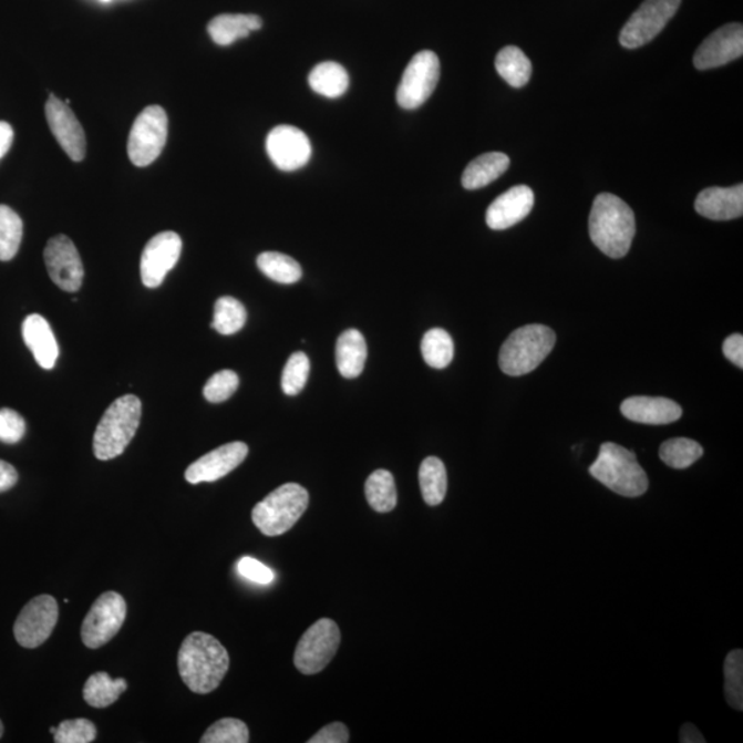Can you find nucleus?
I'll return each instance as SVG.
<instances>
[{"mask_svg": "<svg viewBox=\"0 0 743 743\" xmlns=\"http://www.w3.org/2000/svg\"><path fill=\"white\" fill-rule=\"evenodd\" d=\"M589 474L600 484L623 497H639L649 489V478L637 455L621 445L606 442Z\"/></svg>", "mask_w": 743, "mask_h": 743, "instance_id": "7ed1b4c3", "label": "nucleus"}, {"mask_svg": "<svg viewBox=\"0 0 743 743\" xmlns=\"http://www.w3.org/2000/svg\"><path fill=\"white\" fill-rule=\"evenodd\" d=\"M183 252V240L174 231L158 233L146 244L141 258V279L147 288L161 287Z\"/></svg>", "mask_w": 743, "mask_h": 743, "instance_id": "4468645a", "label": "nucleus"}, {"mask_svg": "<svg viewBox=\"0 0 743 743\" xmlns=\"http://www.w3.org/2000/svg\"><path fill=\"white\" fill-rule=\"evenodd\" d=\"M509 167V157L501 152L485 153L471 162L463 174L462 184L467 190L481 189L501 178Z\"/></svg>", "mask_w": 743, "mask_h": 743, "instance_id": "393cba45", "label": "nucleus"}, {"mask_svg": "<svg viewBox=\"0 0 743 743\" xmlns=\"http://www.w3.org/2000/svg\"><path fill=\"white\" fill-rule=\"evenodd\" d=\"M702 455V446L689 438L668 440L660 447L661 461L674 469L689 468Z\"/></svg>", "mask_w": 743, "mask_h": 743, "instance_id": "f704fd0d", "label": "nucleus"}, {"mask_svg": "<svg viewBox=\"0 0 743 743\" xmlns=\"http://www.w3.org/2000/svg\"><path fill=\"white\" fill-rule=\"evenodd\" d=\"M339 646L338 623L329 618H321L299 640L293 656L295 667L303 674L320 673L332 661Z\"/></svg>", "mask_w": 743, "mask_h": 743, "instance_id": "6e6552de", "label": "nucleus"}, {"mask_svg": "<svg viewBox=\"0 0 743 743\" xmlns=\"http://www.w3.org/2000/svg\"><path fill=\"white\" fill-rule=\"evenodd\" d=\"M142 415L138 396L124 395L107 407L95 430L93 447L99 461L116 458L127 450L137 434Z\"/></svg>", "mask_w": 743, "mask_h": 743, "instance_id": "20e7f679", "label": "nucleus"}, {"mask_svg": "<svg viewBox=\"0 0 743 743\" xmlns=\"http://www.w3.org/2000/svg\"><path fill=\"white\" fill-rule=\"evenodd\" d=\"M247 310L240 300L224 297L217 300L211 327L220 334H235L246 326Z\"/></svg>", "mask_w": 743, "mask_h": 743, "instance_id": "72a5a7b5", "label": "nucleus"}, {"mask_svg": "<svg viewBox=\"0 0 743 743\" xmlns=\"http://www.w3.org/2000/svg\"><path fill=\"white\" fill-rule=\"evenodd\" d=\"M168 135V117L162 106L152 105L142 111L128 137L130 161L137 167L149 166L162 155Z\"/></svg>", "mask_w": 743, "mask_h": 743, "instance_id": "0eeeda50", "label": "nucleus"}, {"mask_svg": "<svg viewBox=\"0 0 743 743\" xmlns=\"http://www.w3.org/2000/svg\"><path fill=\"white\" fill-rule=\"evenodd\" d=\"M680 3L682 0H644L623 25L621 47L632 50L650 43L677 14Z\"/></svg>", "mask_w": 743, "mask_h": 743, "instance_id": "9b49d317", "label": "nucleus"}, {"mask_svg": "<svg viewBox=\"0 0 743 743\" xmlns=\"http://www.w3.org/2000/svg\"><path fill=\"white\" fill-rule=\"evenodd\" d=\"M44 264L50 279L62 291L78 292L84 277V268L75 244L64 235L55 236L44 249Z\"/></svg>", "mask_w": 743, "mask_h": 743, "instance_id": "ddd939ff", "label": "nucleus"}, {"mask_svg": "<svg viewBox=\"0 0 743 743\" xmlns=\"http://www.w3.org/2000/svg\"><path fill=\"white\" fill-rule=\"evenodd\" d=\"M634 233L632 208L611 193H600L589 215V236L595 246L607 257L620 259L631 249Z\"/></svg>", "mask_w": 743, "mask_h": 743, "instance_id": "f03ea898", "label": "nucleus"}, {"mask_svg": "<svg viewBox=\"0 0 743 743\" xmlns=\"http://www.w3.org/2000/svg\"><path fill=\"white\" fill-rule=\"evenodd\" d=\"M47 118L51 133L71 161L82 162L86 157V135L75 113L65 102L51 94L47 104Z\"/></svg>", "mask_w": 743, "mask_h": 743, "instance_id": "dca6fc26", "label": "nucleus"}, {"mask_svg": "<svg viewBox=\"0 0 743 743\" xmlns=\"http://www.w3.org/2000/svg\"><path fill=\"white\" fill-rule=\"evenodd\" d=\"M496 70L509 86L524 87L532 76V62L519 48L507 47L501 50L495 61Z\"/></svg>", "mask_w": 743, "mask_h": 743, "instance_id": "c85d7f7f", "label": "nucleus"}, {"mask_svg": "<svg viewBox=\"0 0 743 743\" xmlns=\"http://www.w3.org/2000/svg\"><path fill=\"white\" fill-rule=\"evenodd\" d=\"M680 742H682V743H703V742H706V741H705V739H703L700 731L696 730L695 725L684 724L683 727L680 729Z\"/></svg>", "mask_w": 743, "mask_h": 743, "instance_id": "de8ad7c7", "label": "nucleus"}, {"mask_svg": "<svg viewBox=\"0 0 743 743\" xmlns=\"http://www.w3.org/2000/svg\"><path fill=\"white\" fill-rule=\"evenodd\" d=\"M365 496L376 513H390L396 507L394 476L388 469H376L365 482Z\"/></svg>", "mask_w": 743, "mask_h": 743, "instance_id": "c756f323", "label": "nucleus"}, {"mask_svg": "<svg viewBox=\"0 0 743 743\" xmlns=\"http://www.w3.org/2000/svg\"><path fill=\"white\" fill-rule=\"evenodd\" d=\"M202 743H247L249 731L247 724L238 719H223L214 723L203 735Z\"/></svg>", "mask_w": 743, "mask_h": 743, "instance_id": "4c0bfd02", "label": "nucleus"}, {"mask_svg": "<svg viewBox=\"0 0 743 743\" xmlns=\"http://www.w3.org/2000/svg\"><path fill=\"white\" fill-rule=\"evenodd\" d=\"M127 617L126 600L117 592L102 594L82 623V640L89 649H100L116 637Z\"/></svg>", "mask_w": 743, "mask_h": 743, "instance_id": "1a4fd4ad", "label": "nucleus"}, {"mask_svg": "<svg viewBox=\"0 0 743 743\" xmlns=\"http://www.w3.org/2000/svg\"><path fill=\"white\" fill-rule=\"evenodd\" d=\"M258 268L266 277L279 283H295L302 279V268L297 260L280 252L260 254Z\"/></svg>", "mask_w": 743, "mask_h": 743, "instance_id": "2f4dec72", "label": "nucleus"}, {"mask_svg": "<svg viewBox=\"0 0 743 743\" xmlns=\"http://www.w3.org/2000/svg\"><path fill=\"white\" fill-rule=\"evenodd\" d=\"M441 75L438 55L430 50L420 51L402 75L396 102L404 110L412 111L422 106L434 93Z\"/></svg>", "mask_w": 743, "mask_h": 743, "instance_id": "9d476101", "label": "nucleus"}, {"mask_svg": "<svg viewBox=\"0 0 743 743\" xmlns=\"http://www.w3.org/2000/svg\"><path fill=\"white\" fill-rule=\"evenodd\" d=\"M19 481V474L13 465L0 461V493L8 492Z\"/></svg>", "mask_w": 743, "mask_h": 743, "instance_id": "a18cd8bd", "label": "nucleus"}, {"mask_svg": "<svg viewBox=\"0 0 743 743\" xmlns=\"http://www.w3.org/2000/svg\"><path fill=\"white\" fill-rule=\"evenodd\" d=\"M270 161L281 172H297L309 163L311 144L302 130L293 126H277L266 140Z\"/></svg>", "mask_w": 743, "mask_h": 743, "instance_id": "2eb2a0df", "label": "nucleus"}, {"mask_svg": "<svg viewBox=\"0 0 743 743\" xmlns=\"http://www.w3.org/2000/svg\"><path fill=\"white\" fill-rule=\"evenodd\" d=\"M24 225L13 209L0 204V260L8 262L19 252Z\"/></svg>", "mask_w": 743, "mask_h": 743, "instance_id": "473e14b6", "label": "nucleus"}, {"mask_svg": "<svg viewBox=\"0 0 743 743\" xmlns=\"http://www.w3.org/2000/svg\"><path fill=\"white\" fill-rule=\"evenodd\" d=\"M309 507V492L298 484H286L271 492L252 509L260 533L277 537L292 529Z\"/></svg>", "mask_w": 743, "mask_h": 743, "instance_id": "423d86ee", "label": "nucleus"}, {"mask_svg": "<svg viewBox=\"0 0 743 743\" xmlns=\"http://www.w3.org/2000/svg\"><path fill=\"white\" fill-rule=\"evenodd\" d=\"M230 667L229 652L213 634L193 632L178 652L179 677L195 694L217 690Z\"/></svg>", "mask_w": 743, "mask_h": 743, "instance_id": "f257e3e1", "label": "nucleus"}, {"mask_svg": "<svg viewBox=\"0 0 743 743\" xmlns=\"http://www.w3.org/2000/svg\"><path fill=\"white\" fill-rule=\"evenodd\" d=\"M420 489L424 502L431 507L440 506L447 492L445 464L438 457H427L419 469Z\"/></svg>", "mask_w": 743, "mask_h": 743, "instance_id": "bb28decb", "label": "nucleus"}, {"mask_svg": "<svg viewBox=\"0 0 743 743\" xmlns=\"http://www.w3.org/2000/svg\"><path fill=\"white\" fill-rule=\"evenodd\" d=\"M696 213L712 220H731L743 214V185L709 187L698 195Z\"/></svg>", "mask_w": 743, "mask_h": 743, "instance_id": "aec40b11", "label": "nucleus"}, {"mask_svg": "<svg viewBox=\"0 0 743 743\" xmlns=\"http://www.w3.org/2000/svg\"><path fill=\"white\" fill-rule=\"evenodd\" d=\"M422 354L425 364L434 370H444L455 355L451 334L442 328L430 329L422 340Z\"/></svg>", "mask_w": 743, "mask_h": 743, "instance_id": "7c9ffc66", "label": "nucleus"}, {"mask_svg": "<svg viewBox=\"0 0 743 743\" xmlns=\"http://www.w3.org/2000/svg\"><path fill=\"white\" fill-rule=\"evenodd\" d=\"M13 128H11L9 123L0 122V158H2L6 153L10 151L11 144H13Z\"/></svg>", "mask_w": 743, "mask_h": 743, "instance_id": "49530a36", "label": "nucleus"}, {"mask_svg": "<svg viewBox=\"0 0 743 743\" xmlns=\"http://www.w3.org/2000/svg\"><path fill=\"white\" fill-rule=\"evenodd\" d=\"M101 2H105V3H106V2H111V0H101Z\"/></svg>", "mask_w": 743, "mask_h": 743, "instance_id": "3c124183", "label": "nucleus"}, {"mask_svg": "<svg viewBox=\"0 0 743 743\" xmlns=\"http://www.w3.org/2000/svg\"><path fill=\"white\" fill-rule=\"evenodd\" d=\"M535 206V193L529 186L519 185L503 193L486 211V224L493 230L513 228L530 214Z\"/></svg>", "mask_w": 743, "mask_h": 743, "instance_id": "6ab92c4d", "label": "nucleus"}, {"mask_svg": "<svg viewBox=\"0 0 743 743\" xmlns=\"http://www.w3.org/2000/svg\"><path fill=\"white\" fill-rule=\"evenodd\" d=\"M350 734L348 727L343 723H331L321 729L309 743H348Z\"/></svg>", "mask_w": 743, "mask_h": 743, "instance_id": "37998d69", "label": "nucleus"}, {"mask_svg": "<svg viewBox=\"0 0 743 743\" xmlns=\"http://www.w3.org/2000/svg\"><path fill=\"white\" fill-rule=\"evenodd\" d=\"M262 20L255 14H220L208 24V33L219 47H230L238 39L262 28Z\"/></svg>", "mask_w": 743, "mask_h": 743, "instance_id": "5701e85b", "label": "nucleus"}, {"mask_svg": "<svg viewBox=\"0 0 743 743\" xmlns=\"http://www.w3.org/2000/svg\"><path fill=\"white\" fill-rule=\"evenodd\" d=\"M247 456L248 446L244 442H231L192 463L186 469L185 478L192 485L218 481L236 469Z\"/></svg>", "mask_w": 743, "mask_h": 743, "instance_id": "a211bd4d", "label": "nucleus"}, {"mask_svg": "<svg viewBox=\"0 0 743 743\" xmlns=\"http://www.w3.org/2000/svg\"><path fill=\"white\" fill-rule=\"evenodd\" d=\"M555 342V332L546 326L518 328L502 345L498 364L508 376L530 373L551 353Z\"/></svg>", "mask_w": 743, "mask_h": 743, "instance_id": "39448f33", "label": "nucleus"}, {"mask_svg": "<svg viewBox=\"0 0 743 743\" xmlns=\"http://www.w3.org/2000/svg\"><path fill=\"white\" fill-rule=\"evenodd\" d=\"M621 413L634 423L663 425L677 422L683 415L682 407L668 399L632 396L621 404Z\"/></svg>", "mask_w": 743, "mask_h": 743, "instance_id": "412c9836", "label": "nucleus"}, {"mask_svg": "<svg viewBox=\"0 0 743 743\" xmlns=\"http://www.w3.org/2000/svg\"><path fill=\"white\" fill-rule=\"evenodd\" d=\"M3 731H4L3 723L0 722V739H2Z\"/></svg>", "mask_w": 743, "mask_h": 743, "instance_id": "09e8293b", "label": "nucleus"}, {"mask_svg": "<svg viewBox=\"0 0 743 743\" xmlns=\"http://www.w3.org/2000/svg\"><path fill=\"white\" fill-rule=\"evenodd\" d=\"M50 733L54 735L56 733V727H51Z\"/></svg>", "mask_w": 743, "mask_h": 743, "instance_id": "8fccbe9b", "label": "nucleus"}, {"mask_svg": "<svg viewBox=\"0 0 743 743\" xmlns=\"http://www.w3.org/2000/svg\"><path fill=\"white\" fill-rule=\"evenodd\" d=\"M367 355L364 334L357 329H348L340 334L337 343V365L343 378H359L364 371Z\"/></svg>", "mask_w": 743, "mask_h": 743, "instance_id": "b1692460", "label": "nucleus"}, {"mask_svg": "<svg viewBox=\"0 0 743 743\" xmlns=\"http://www.w3.org/2000/svg\"><path fill=\"white\" fill-rule=\"evenodd\" d=\"M238 384H240V380H238L236 372L229 370L219 371L213 374L211 379L204 385L203 393L211 404H220V402L229 400L236 393Z\"/></svg>", "mask_w": 743, "mask_h": 743, "instance_id": "58836bf2", "label": "nucleus"}, {"mask_svg": "<svg viewBox=\"0 0 743 743\" xmlns=\"http://www.w3.org/2000/svg\"><path fill=\"white\" fill-rule=\"evenodd\" d=\"M27 431L25 420L20 413L9 407L0 410V442L3 444H17L24 438Z\"/></svg>", "mask_w": 743, "mask_h": 743, "instance_id": "a19ab883", "label": "nucleus"}, {"mask_svg": "<svg viewBox=\"0 0 743 743\" xmlns=\"http://www.w3.org/2000/svg\"><path fill=\"white\" fill-rule=\"evenodd\" d=\"M96 739V727L87 719L65 720L54 734L55 743H90Z\"/></svg>", "mask_w": 743, "mask_h": 743, "instance_id": "ea45409f", "label": "nucleus"}, {"mask_svg": "<svg viewBox=\"0 0 743 743\" xmlns=\"http://www.w3.org/2000/svg\"><path fill=\"white\" fill-rule=\"evenodd\" d=\"M237 571L248 581L259 584V586H269L275 581V571L270 567L254 558L244 557L238 560Z\"/></svg>", "mask_w": 743, "mask_h": 743, "instance_id": "79ce46f5", "label": "nucleus"}, {"mask_svg": "<svg viewBox=\"0 0 743 743\" xmlns=\"http://www.w3.org/2000/svg\"><path fill=\"white\" fill-rule=\"evenodd\" d=\"M310 372L309 357L298 351L289 357L282 371L281 388L287 395H298L308 383Z\"/></svg>", "mask_w": 743, "mask_h": 743, "instance_id": "e433bc0d", "label": "nucleus"}, {"mask_svg": "<svg viewBox=\"0 0 743 743\" xmlns=\"http://www.w3.org/2000/svg\"><path fill=\"white\" fill-rule=\"evenodd\" d=\"M724 691L725 700L735 711L743 709V652L731 651L724 661Z\"/></svg>", "mask_w": 743, "mask_h": 743, "instance_id": "c9c22d12", "label": "nucleus"}, {"mask_svg": "<svg viewBox=\"0 0 743 743\" xmlns=\"http://www.w3.org/2000/svg\"><path fill=\"white\" fill-rule=\"evenodd\" d=\"M743 54V27L727 24L709 35L694 55L696 70L706 71L741 59Z\"/></svg>", "mask_w": 743, "mask_h": 743, "instance_id": "f3484780", "label": "nucleus"}, {"mask_svg": "<svg viewBox=\"0 0 743 743\" xmlns=\"http://www.w3.org/2000/svg\"><path fill=\"white\" fill-rule=\"evenodd\" d=\"M126 690V680L122 678L113 680L106 672H96L84 684L83 698L90 706L107 708L113 705Z\"/></svg>", "mask_w": 743, "mask_h": 743, "instance_id": "cd10ccee", "label": "nucleus"}, {"mask_svg": "<svg viewBox=\"0 0 743 743\" xmlns=\"http://www.w3.org/2000/svg\"><path fill=\"white\" fill-rule=\"evenodd\" d=\"M309 84L317 94L327 99H339L348 92L350 78L348 71L338 62L326 61L310 72Z\"/></svg>", "mask_w": 743, "mask_h": 743, "instance_id": "a878e982", "label": "nucleus"}, {"mask_svg": "<svg viewBox=\"0 0 743 743\" xmlns=\"http://www.w3.org/2000/svg\"><path fill=\"white\" fill-rule=\"evenodd\" d=\"M59 603L50 595L33 598L14 623V637L22 648L37 649L53 633L59 621Z\"/></svg>", "mask_w": 743, "mask_h": 743, "instance_id": "f8f14e48", "label": "nucleus"}, {"mask_svg": "<svg viewBox=\"0 0 743 743\" xmlns=\"http://www.w3.org/2000/svg\"><path fill=\"white\" fill-rule=\"evenodd\" d=\"M723 354L725 359L733 362L734 365L743 368V337L741 333L731 334L723 343Z\"/></svg>", "mask_w": 743, "mask_h": 743, "instance_id": "c03bdc74", "label": "nucleus"}, {"mask_svg": "<svg viewBox=\"0 0 743 743\" xmlns=\"http://www.w3.org/2000/svg\"><path fill=\"white\" fill-rule=\"evenodd\" d=\"M22 338L43 370H53L60 349L53 329L42 316H28L22 324Z\"/></svg>", "mask_w": 743, "mask_h": 743, "instance_id": "4be33fe9", "label": "nucleus"}]
</instances>
